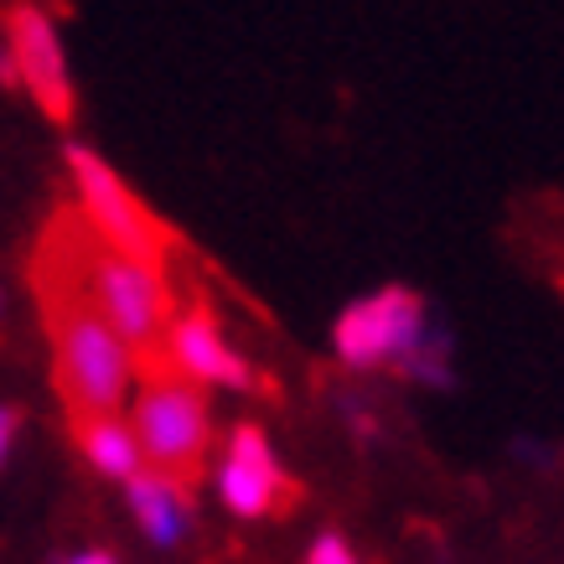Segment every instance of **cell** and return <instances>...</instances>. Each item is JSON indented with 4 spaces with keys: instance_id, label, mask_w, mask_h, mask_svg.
Instances as JSON below:
<instances>
[{
    "instance_id": "2",
    "label": "cell",
    "mask_w": 564,
    "mask_h": 564,
    "mask_svg": "<svg viewBox=\"0 0 564 564\" xmlns=\"http://www.w3.org/2000/svg\"><path fill=\"white\" fill-rule=\"evenodd\" d=\"M32 291L42 306V326H47L52 378L63 393L68 425L115 414L135 378V352L104 322V311L73 285V274H63L42 254H32Z\"/></svg>"
},
{
    "instance_id": "12",
    "label": "cell",
    "mask_w": 564,
    "mask_h": 564,
    "mask_svg": "<svg viewBox=\"0 0 564 564\" xmlns=\"http://www.w3.org/2000/svg\"><path fill=\"white\" fill-rule=\"evenodd\" d=\"M11 430H17V414L0 410V462H6V445H11Z\"/></svg>"
},
{
    "instance_id": "4",
    "label": "cell",
    "mask_w": 564,
    "mask_h": 564,
    "mask_svg": "<svg viewBox=\"0 0 564 564\" xmlns=\"http://www.w3.org/2000/svg\"><path fill=\"white\" fill-rule=\"evenodd\" d=\"M68 172H73V187H78V207L94 223V234L104 243H115L120 254L140 259V264L166 270V259L176 249V234L166 223L151 218V207L124 187L120 172L104 155L88 151V145H68Z\"/></svg>"
},
{
    "instance_id": "3",
    "label": "cell",
    "mask_w": 564,
    "mask_h": 564,
    "mask_svg": "<svg viewBox=\"0 0 564 564\" xmlns=\"http://www.w3.org/2000/svg\"><path fill=\"white\" fill-rule=\"evenodd\" d=\"M135 435H140V456L151 462V471H161V477H172L176 487L197 492V477H203V462H207V441H213V420H207L203 383L182 373L172 358L140 373Z\"/></svg>"
},
{
    "instance_id": "11",
    "label": "cell",
    "mask_w": 564,
    "mask_h": 564,
    "mask_svg": "<svg viewBox=\"0 0 564 564\" xmlns=\"http://www.w3.org/2000/svg\"><path fill=\"white\" fill-rule=\"evenodd\" d=\"M311 564H358V560H352V549H347L337 533H326L322 544L311 549Z\"/></svg>"
},
{
    "instance_id": "9",
    "label": "cell",
    "mask_w": 564,
    "mask_h": 564,
    "mask_svg": "<svg viewBox=\"0 0 564 564\" xmlns=\"http://www.w3.org/2000/svg\"><path fill=\"white\" fill-rule=\"evenodd\" d=\"M130 508H135L140 529L151 533L155 544H176L192 523V492L176 487L172 477H161V471L130 477Z\"/></svg>"
},
{
    "instance_id": "7",
    "label": "cell",
    "mask_w": 564,
    "mask_h": 564,
    "mask_svg": "<svg viewBox=\"0 0 564 564\" xmlns=\"http://www.w3.org/2000/svg\"><path fill=\"white\" fill-rule=\"evenodd\" d=\"M223 502L243 518H270L301 502L295 481L280 471V462L270 456V445H264V435L254 425H239L234 441H228V456H223Z\"/></svg>"
},
{
    "instance_id": "5",
    "label": "cell",
    "mask_w": 564,
    "mask_h": 564,
    "mask_svg": "<svg viewBox=\"0 0 564 564\" xmlns=\"http://www.w3.org/2000/svg\"><path fill=\"white\" fill-rule=\"evenodd\" d=\"M425 301L404 285L368 295L358 306L343 311V322L332 332L337 358L352 368H378V362H410L414 347L425 343Z\"/></svg>"
},
{
    "instance_id": "13",
    "label": "cell",
    "mask_w": 564,
    "mask_h": 564,
    "mask_svg": "<svg viewBox=\"0 0 564 564\" xmlns=\"http://www.w3.org/2000/svg\"><path fill=\"white\" fill-rule=\"evenodd\" d=\"M73 564H115V560H109L104 549H88V554H78V560H73Z\"/></svg>"
},
{
    "instance_id": "6",
    "label": "cell",
    "mask_w": 564,
    "mask_h": 564,
    "mask_svg": "<svg viewBox=\"0 0 564 564\" xmlns=\"http://www.w3.org/2000/svg\"><path fill=\"white\" fill-rule=\"evenodd\" d=\"M6 47L17 57V73H21V84H26V94L36 99V109L52 124H68L78 99H73L63 42H57V26H52L47 11L32 6V0H17L6 11Z\"/></svg>"
},
{
    "instance_id": "8",
    "label": "cell",
    "mask_w": 564,
    "mask_h": 564,
    "mask_svg": "<svg viewBox=\"0 0 564 564\" xmlns=\"http://www.w3.org/2000/svg\"><path fill=\"white\" fill-rule=\"evenodd\" d=\"M166 352L172 362L182 368L187 378L197 383H234V389H254V373H249V362L234 352V347L223 343L218 322H213V311H182L172 322V337H166Z\"/></svg>"
},
{
    "instance_id": "10",
    "label": "cell",
    "mask_w": 564,
    "mask_h": 564,
    "mask_svg": "<svg viewBox=\"0 0 564 564\" xmlns=\"http://www.w3.org/2000/svg\"><path fill=\"white\" fill-rule=\"evenodd\" d=\"M84 456L99 466L104 477H140V435L135 425H124L120 414H99V420H78L73 425Z\"/></svg>"
},
{
    "instance_id": "1",
    "label": "cell",
    "mask_w": 564,
    "mask_h": 564,
    "mask_svg": "<svg viewBox=\"0 0 564 564\" xmlns=\"http://www.w3.org/2000/svg\"><path fill=\"white\" fill-rule=\"evenodd\" d=\"M36 254L52 259L63 274H73V285L104 311V322L124 337V347L135 352V373L166 362V337H172V295L161 270L140 264V259L120 254L115 243H104L94 234V223L84 218V207H63L52 213Z\"/></svg>"
}]
</instances>
